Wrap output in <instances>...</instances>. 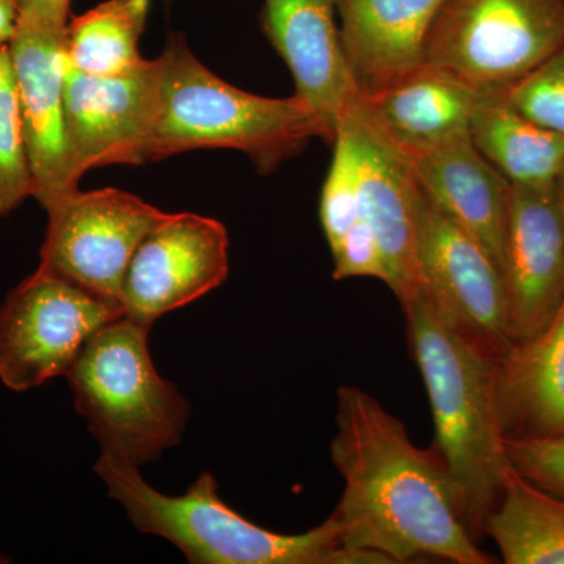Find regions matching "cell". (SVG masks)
<instances>
[{"mask_svg":"<svg viewBox=\"0 0 564 564\" xmlns=\"http://www.w3.org/2000/svg\"><path fill=\"white\" fill-rule=\"evenodd\" d=\"M332 459L345 481L334 511L345 547L389 563L496 562L467 529L462 496L436 451L415 447L402 421L352 386L337 392Z\"/></svg>","mask_w":564,"mask_h":564,"instance_id":"cell-1","label":"cell"},{"mask_svg":"<svg viewBox=\"0 0 564 564\" xmlns=\"http://www.w3.org/2000/svg\"><path fill=\"white\" fill-rule=\"evenodd\" d=\"M402 310L432 406L434 451L454 478L464 521L477 540L485 534L511 470L497 411L502 358L445 321L422 289Z\"/></svg>","mask_w":564,"mask_h":564,"instance_id":"cell-2","label":"cell"},{"mask_svg":"<svg viewBox=\"0 0 564 564\" xmlns=\"http://www.w3.org/2000/svg\"><path fill=\"white\" fill-rule=\"evenodd\" d=\"M159 61V88L147 162L195 150H236L261 174L300 154L325 126L296 98H265L215 76L174 35Z\"/></svg>","mask_w":564,"mask_h":564,"instance_id":"cell-3","label":"cell"},{"mask_svg":"<svg viewBox=\"0 0 564 564\" xmlns=\"http://www.w3.org/2000/svg\"><path fill=\"white\" fill-rule=\"evenodd\" d=\"M95 473L111 499L124 508L141 533L176 545L195 564H380L384 556L351 551L343 543L336 516L302 534L256 525L218 494L214 475L203 473L182 496L152 488L140 467L101 454Z\"/></svg>","mask_w":564,"mask_h":564,"instance_id":"cell-4","label":"cell"},{"mask_svg":"<svg viewBox=\"0 0 564 564\" xmlns=\"http://www.w3.org/2000/svg\"><path fill=\"white\" fill-rule=\"evenodd\" d=\"M150 332L121 315L93 334L66 373L74 406L102 454L135 467L176 447L191 417L180 389L155 369Z\"/></svg>","mask_w":564,"mask_h":564,"instance_id":"cell-5","label":"cell"},{"mask_svg":"<svg viewBox=\"0 0 564 564\" xmlns=\"http://www.w3.org/2000/svg\"><path fill=\"white\" fill-rule=\"evenodd\" d=\"M564 41V0H444L423 63L478 93L505 91Z\"/></svg>","mask_w":564,"mask_h":564,"instance_id":"cell-6","label":"cell"},{"mask_svg":"<svg viewBox=\"0 0 564 564\" xmlns=\"http://www.w3.org/2000/svg\"><path fill=\"white\" fill-rule=\"evenodd\" d=\"M121 315L120 303L39 267L0 304V380L24 392L66 377L93 334Z\"/></svg>","mask_w":564,"mask_h":564,"instance_id":"cell-7","label":"cell"},{"mask_svg":"<svg viewBox=\"0 0 564 564\" xmlns=\"http://www.w3.org/2000/svg\"><path fill=\"white\" fill-rule=\"evenodd\" d=\"M46 212L41 269L117 303L133 252L169 217L118 188L77 191Z\"/></svg>","mask_w":564,"mask_h":564,"instance_id":"cell-8","label":"cell"},{"mask_svg":"<svg viewBox=\"0 0 564 564\" xmlns=\"http://www.w3.org/2000/svg\"><path fill=\"white\" fill-rule=\"evenodd\" d=\"M419 272V289L445 321L499 358L511 351L514 343L502 272L485 248L422 191Z\"/></svg>","mask_w":564,"mask_h":564,"instance_id":"cell-9","label":"cell"},{"mask_svg":"<svg viewBox=\"0 0 564 564\" xmlns=\"http://www.w3.org/2000/svg\"><path fill=\"white\" fill-rule=\"evenodd\" d=\"M229 273V237L215 218L182 212L169 214L133 252L121 307L144 325L181 310L217 289Z\"/></svg>","mask_w":564,"mask_h":564,"instance_id":"cell-10","label":"cell"},{"mask_svg":"<svg viewBox=\"0 0 564 564\" xmlns=\"http://www.w3.org/2000/svg\"><path fill=\"white\" fill-rule=\"evenodd\" d=\"M158 88V58L113 77L90 76L66 63V139L79 180L101 166L147 163Z\"/></svg>","mask_w":564,"mask_h":564,"instance_id":"cell-11","label":"cell"},{"mask_svg":"<svg viewBox=\"0 0 564 564\" xmlns=\"http://www.w3.org/2000/svg\"><path fill=\"white\" fill-rule=\"evenodd\" d=\"M65 29L18 22L7 44L35 195L44 210L79 191L65 122Z\"/></svg>","mask_w":564,"mask_h":564,"instance_id":"cell-12","label":"cell"},{"mask_svg":"<svg viewBox=\"0 0 564 564\" xmlns=\"http://www.w3.org/2000/svg\"><path fill=\"white\" fill-rule=\"evenodd\" d=\"M337 128H343L351 140L362 217L380 245L386 285L403 304L421 288V187L402 152L381 135L355 106L345 111Z\"/></svg>","mask_w":564,"mask_h":564,"instance_id":"cell-13","label":"cell"},{"mask_svg":"<svg viewBox=\"0 0 564 564\" xmlns=\"http://www.w3.org/2000/svg\"><path fill=\"white\" fill-rule=\"evenodd\" d=\"M505 284L514 345L538 336L564 302V218L555 182L513 185Z\"/></svg>","mask_w":564,"mask_h":564,"instance_id":"cell-14","label":"cell"},{"mask_svg":"<svg viewBox=\"0 0 564 564\" xmlns=\"http://www.w3.org/2000/svg\"><path fill=\"white\" fill-rule=\"evenodd\" d=\"M339 0H263L261 28L291 70L295 96L336 139L337 124L356 99L355 80L337 24Z\"/></svg>","mask_w":564,"mask_h":564,"instance_id":"cell-15","label":"cell"},{"mask_svg":"<svg viewBox=\"0 0 564 564\" xmlns=\"http://www.w3.org/2000/svg\"><path fill=\"white\" fill-rule=\"evenodd\" d=\"M400 152L430 202L480 243L503 274L513 185L478 152L470 133Z\"/></svg>","mask_w":564,"mask_h":564,"instance_id":"cell-16","label":"cell"},{"mask_svg":"<svg viewBox=\"0 0 564 564\" xmlns=\"http://www.w3.org/2000/svg\"><path fill=\"white\" fill-rule=\"evenodd\" d=\"M444 0H339L340 39L358 98L423 63L426 32Z\"/></svg>","mask_w":564,"mask_h":564,"instance_id":"cell-17","label":"cell"},{"mask_svg":"<svg viewBox=\"0 0 564 564\" xmlns=\"http://www.w3.org/2000/svg\"><path fill=\"white\" fill-rule=\"evenodd\" d=\"M484 93L422 63L352 106L400 151H421L469 135Z\"/></svg>","mask_w":564,"mask_h":564,"instance_id":"cell-18","label":"cell"},{"mask_svg":"<svg viewBox=\"0 0 564 564\" xmlns=\"http://www.w3.org/2000/svg\"><path fill=\"white\" fill-rule=\"evenodd\" d=\"M496 397L505 443L564 437V302L543 332L500 361Z\"/></svg>","mask_w":564,"mask_h":564,"instance_id":"cell-19","label":"cell"},{"mask_svg":"<svg viewBox=\"0 0 564 564\" xmlns=\"http://www.w3.org/2000/svg\"><path fill=\"white\" fill-rule=\"evenodd\" d=\"M470 139L511 185L554 184L564 165V135L529 120L502 91L481 96Z\"/></svg>","mask_w":564,"mask_h":564,"instance_id":"cell-20","label":"cell"},{"mask_svg":"<svg viewBox=\"0 0 564 564\" xmlns=\"http://www.w3.org/2000/svg\"><path fill=\"white\" fill-rule=\"evenodd\" d=\"M507 564H564V500L511 469L486 522Z\"/></svg>","mask_w":564,"mask_h":564,"instance_id":"cell-21","label":"cell"},{"mask_svg":"<svg viewBox=\"0 0 564 564\" xmlns=\"http://www.w3.org/2000/svg\"><path fill=\"white\" fill-rule=\"evenodd\" d=\"M150 14V0H107L68 21L66 63L90 76L131 73L147 61L139 44Z\"/></svg>","mask_w":564,"mask_h":564,"instance_id":"cell-22","label":"cell"},{"mask_svg":"<svg viewBox=\"0 0 564 564\" xmlns=\"http://www.w3.org/2000/svg\"><path fill=\"white\" fill-rule=\"evenodd\" d=\"M35 195L11 62L0 84V218Z\"/></svg>","mask_w":564,"mask_h":564,"instance_id":"cell-23","label":"cell"},{"mask_svg":"<svg viewBox=\"0 0 564 564\" xmlns=\"http://www.w3.org/2000/svg\"><path fill=\"white\" fill-rule=\"evenodd\" d=\"M332 166L323 184L321 221L329 248L339 245L362 217L358 169L348 133L337 128Z\"/></svg>","mask_w":564,"mask_h":564,"instance_id":"cell-24","label":"cell"},{"mask_svg":"<svg viewBox=\"0 0 564 564\" xmlns=\"http://www.w3.org/2000/svg\"><path fill=\"white\" fill-rule=\"evenodd\" d=\"M502 95L529 120L564 135V41Z\"/></svg>","mask_w":564,"mask_h":564,"instance_id":"cell-25","label":"cell"},{"mask_svg":"<svg viewBox=\"0 0 564 564\" xmlns=\"http://www.w3.org/2000/svg\"><path fill=\"white\" fill-rule=\"evenodd\" d=\"M511 469L530 484L564 500V437L545 441H508Z\"/></svg>","mask_w":564,"mask_h":564,"instance_id":"cell-26","label":"cell"},{"mask_svg":"<svg viewBox=\"0 0 564 564\" xmlns=\"http://www.w3.org/2000/svg\"><path fill=\"white\" fill-rule=\"evenodd\" d=\"M333 252L334 280L375 278L386 284L383 254L369 223L359 218Z\"/></svg>","mask_w":564,"mask_h":564,"instance_id":"cell-27","label":"cell"},{"mask_svg":"<svg viewBox=\"0 0 564 564\" xmlns=\"http://www.w3.org/2000/svg\"><path fill=\"white\" fill-rule=\"evenodd\" d=\"M69 6L70 0H18V22L65 29L68 25Z\"/></svg>","mask_w":564,"mask_h":564,"instance_id":"cell-28","label":"cell"},{"mask_svg":"<svg viewBox=\"0 0 564 564\" xmlns=\"http://www.w3.org/2000/svg\"><path fill=\"white\" fill-rule=\"evenodd\" d=\"M20 21L18 0H0V47L7 46L14 39Z\"/></svg>","mask_w":564,"mask_h":564,"instance_id":"cell-29","label":"cell"},{"mask_svg":"<svg viewBox=\"0 0 564 564\" xmlns=\"http://www.w3.org/2000/svg\"><path fill=\"white\" fill-rule=\"evenodd\" d=\"M556 195H558L560 209H562L564 218V165L562 172L556 176L555 181Z\"/></svg>","mask_w":564,"mask_h":564,"instance_id":"cell-30","label":"cell"},{"mask_svg":"<svg viewBox=\"0 0 564 564\" xmlns=\"http://www.w3.org/2000/svg\"><path fill=\"white\" fill-rule=\"evenodd\" d=\"M10 65V55L7 46L0 47V84H2L3 77H6L7 69Z\"/></svg>","mask_w":564,"mask_h":564,"instance_id":"cell-31","label":"cell"}]
</instances>
